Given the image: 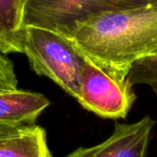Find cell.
I'll return each instance as SVG.
<instances>
[{
	"mask_svg": "<svg viewBox=\"0 0 157 157\" xmlns=\"http://www.w3.org/2000/svg\"><path fill=\"white\" fill-rule=\"evenodd\" d=\"M70 41L86 60L126 79L135 62L157 54V1L93 17L76 26Z\"/></svg>",
	"mask_w": 157,
	"mask_h": 157,
	"instance_id": "6da1fadb",
	"label": "cell"
},
{
	"mask_svg": "<svg viewBox=\"0 0 157 157\" xmlns=\"http://www.w3.org/2000/svg\"><path fill=\"white\" fill-rule=\"evenodd\" d=\"M23 53L36 75L48 77L77 100L86 60L70 40L51 30L26 26Z\"/></svg>",
	"mask_w": 157,
	"mask_h": 157,
	"instance_id": "7a4b0ae2",
	"label": "cell"
},
{
	"mask_svg": "<svg viewBox=\"0 0 157 157\" xmlns=\"http://www.w3.org/2000/svg\"><path fill=\"white\" fill-rule=\"evenodd\" d=\"M157 0H23V27L53 31L68 40L78 24L105 12Z\"/></svg>",
	"mask_w": 157,
	"mask_h": 157,
	"instance_id": "3957f363",
	"label": "cell"
},
{
	"mask_svg": "<svg viewBox=\"0 0 157 157\" xmlns=\"http://www.w3.org/2000/svg\"><path fill=\"white\" fill-rule=\"evenodd\" d=\"M136 98L133 86L127 78L119 79L85 61L77 98L85 109L104 119H126Z\"/></svg>",
	"mask_w": 157,
	"mask_h": 157,
	"instance_id": "277c9868",
	"label": "cell"
},
{
	"mask_svg": "<svg viewBox=\"0 0 157 157\" xmlns=\"http://www.w3.org/2000/svg\"><path fill=\"white\" fill-rule=\"evenodd\" d=\"M156 121L145 116L137 122H115L112 134L91 147H79L65 157H146Z\"/></svg>",
	"mask_w": 157,
	"mask_h": 157,
	"instance_id": "5b68a950",
	"label": "cell"
},
{
	"mask_svg": "<svg viewBox=\"0 0 157 157\" xmlns=\"http://www.w3.org/2000/svg\"><path fill=\"white\" fill-rule=\"evenodd\" d=\"M51 105L40 93L13 90L0 93V122L30 126Z\"/></svg>",
	"mask_w": 157,
	"mask_h": 157,
	"instance_id": "8992f818",
	"label": "cell"
},
{
	"mask_svg": "<svg viewBox=\"0 0 157 157\" xmlns=\"http://www.w3.org/2000/svg\"><path fill=\"white\" fill-rule=\"evenodd\" d=\"M0 52L23 53V0H0Z\"/></svg>",
	"mask_w": 157,
	"mask_h": 157,
	"instance_id": "52a82bcc",
	"label": "cell"
},
{
	"mask_svg": "<svg viewBox=\"0 0 157 157\" xmlns=\"http://www.w3.org/2000/svg\"><path fill=\"white\" fill-rule=\"evenodd\" d=\"M0 157L53 156L48 146L45 129L34 124L1 143Z\"/></svg>",
	"mask_w": 157,
	"mask_h": 157,
	"instance_id": "ba28073f",
	"label": "cell"
},
{
	"mask_svg": "<svg viewBox=\"0 0 157 157\" xmlns=\"http://www.w3.org/2000/svg\"><path fill=\"white\" fill-rule=\"evenodd\" d=\"M127 80L133 86L144 85L157 96V54L135 62L129 70Z\"/></svg>",
	"mask_w": 157,
	"mask_h": 157,
	"instance_id": "9c48e42d",
	"label": "cell"
},
{
	"mask_svg": "<svg viewBox=\"0 0 157 157\" xmlns=\"http://www.w3.org/2000/svg\"><path fill=\"white\" fill-rule=\"evenodd\" d=\"M17 89L14 63L0 52V93Z\"/></svg>",
	"mask_w": 157,
	"mask_h": 157,
	"instance_id": "30bf717a",
	"label": "cell"
},
{
	"mask_svg": "<svg viewBox=\"0 0 157 157\" xmlns=\"http://www.w3.org/2000/svg\"><path fill=\"white\" fill-rule=\"evenodd\" d=\"M29 126L0 122V144L25 131Z\"/></svg>",
	"mask_w": 157,
	"mask_h": 157,
	"instance_id": "8fae6325",
	"label": "cell"
}]
</instances>
